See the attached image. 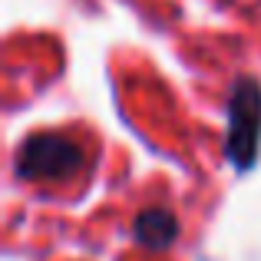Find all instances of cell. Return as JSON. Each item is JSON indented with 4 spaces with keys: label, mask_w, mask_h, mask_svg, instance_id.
<instances>
[{
    "label": "cell",
    "mask_w": 261,
    "mask_h": 261,
    "mask_svg": "<svg viewBox=\"0 0 261 261\" xmlns=\"http://www.w3.org/2000/svg\"><path fill=\"white\" fill-rule=\"evenodd\" d=\"M133 235L146 248H169L178 235V218L169 208H142L136 215Z\"/></svg>",
    "instance_id": "3957f363"
},
{
    "label": "cell",
    "mask_w": 261,
    "mask_h": 261,
    "mask_svg": "<svg viewBox=\"0 0 261 261\" xmlns=\"http://www.w3.org/2000/svg\"><path fill=\"white\" fill-rule=\"evenodd\" d=\"M83 166V149L63 133H33L17 146L13 169L27 182H63Z\"/></svg>",
    "instance_id": "6da1fadb"
},
{
    "label": "cell",
    "mask_w": 261,
    "mask_h": 261,
    "mask_svg": "<svg viewBox=\"0 0 261 261\" xmlns=\"http://www.w3.org/2000/svg\"><path fill=\"white\" fill-rule=\"evenodd\" d=\"M258 136H261V89L255 80H238L228 99V152L235 169H251L258 155Z\"/></svg>",
    "instance_id": "7a4b0ae2"
}]
</instances>
